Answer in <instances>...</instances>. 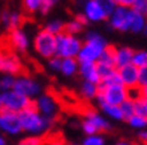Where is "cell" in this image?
<instances>
[{"mask_svg": "<svg viewBox=\"0 0 147 145\" xmlns=\"http://www.w3.org/2000/svg\"><path fill=\"white\" fill-rule=\"evenodd\" d=\"M23 132L30 133V136H46L52 128L54 122L43 117L35 107L27 108L19 113Z\"/></svg>", "mask_w": 147, "mask_h": 145, "instance_id": "obj_1", "label": "cell"}, {"mask_svg": "<svg viewBox=\"0 0 147 145\" xmlns=\"http://www.w3.org/2000/svg\"><path fill=\"white\" fill-rule=\"evenodd\" d=\"M107 45L109 44L103 39V36L95 32H90L87 33L86 41L82 45V49L78 55L76 60L79 63H98Z\"/></svg>", "mask_w": 147, "mask_h": 145, "instance_id": "obj_2", "label": "cell"}, {"mask_svg": "<svg viewBox=\"0 0 147 145\" xmlns=\"http://www.w3.org/2000/svg\"><path fill=\"white\" fill-rule=\"evenodd\" d=\"M0 73L11 75L15 77L20 75H28L19 55L13 49H11L4 40L0 41Z\"/></svg>", "mask_w": 147, "mask_h": 145, "instance_id": "obj_3", "label": "cell"}, {"mask_svg": "<svg viewBox=\"0 0 147 145\" xmlns=\"http://www.w3.org/2000/svg\"><path fill=\"white\" fill-rule=\"evenodd\" d=\"M80 39L67 32L56 36V56L60 59H76L82 49Z\"/></svg>", "mask_w": 147, "mask_h": 145, "instance_id": "obj_4", "label": "cell"}, {"mask_svg": "<svg viewBox=\"0 0 147 145\" xmlns=\"http://www.w3.org/2000/svg\"><path fill=\"white\" fill-rule=\"evenodd\" d=\"M128 99V89L122 84L112 85H99V93H98V103H106L110 105L120 107Z\"/></svg>", "mask_w": 147, "mask_h": 145, "instance_id": "obj_5", "label": "cell"}, {"mask_svg": "<svg viewBox=\"0 0 147 145\" xmlns=\"http://www.w3.org/2000/svg\"><path fill=\"white\" fill-rule=\"evenodd\" d=\"M34 49L43 59L50 60L56 56V36L47 32L44 28L38 31L34 37Z\"/></svg>", "mask_w": 147, "mask_h": 145, "instance_id": "obj_6", "label": "cell"}, {"mask_svg": "<svg viewBox=\"0 0 147 145\" xmlns=\"http://www.w3.org/2000/svg\"><path fill=\"white\" fill-rule=\"evenodd\" d=\"M35 108L43 117H46L50 121H56L59 116V101L58 97H55L51 92L42 93L35 100Z\"/></svg>", "mask_w": 147, "mask_h": 145, "instance_id": "obj_7", "label": "cell"}, {"mask_svg": "<svg viewBox=\"0 0 147 145\" xmlns=\"http://www.w3.org/2000/svg\"><path fill=\"white\" fill-rule=\"evenodd\" d=\"M13 91L34 100L35 97L38 99L42 95V85L36 79L31 77L30 75H20L15 79Z\"/></svg>", "mask_w": 147, "mask_h": 145, "instance_id": "obj_8", "label": "cell"}, {"mask_svg": "<svg viewBox=\"0 0 147 145\" xmlns=\"http://www.w3.org/2000/svg\"><path fill=\"white\" fill-rule=\"evenodd\" d=\"M1 95H3L4 109H7V111L20 113L22 111L27 109V108L35 107V100L28 99L26 96L15 92L13 89H12V91H8V92H4Z\"/></svg>", "mask_w": 147, "mask_h": 145, "instance_id": "obj_9", "label": "cell"}, {"mask_svg": "<svg viewBox=\"0 0 147 145\" xmlns=\"http://www.w3.org/2000/svg\"><path fill=\"white\" fill-rule=\"evenodd\" d=\"M0 130L9 136H16L23 132L19 113L3 109L0 112Z\"/></svg>", "mask_w": 147, "mask_h": 145, "instance_id": "obj_10", "label": "cell"}, {"mask_svg": "<svg viewBox=\"0 0 147 145\" xmlns=\"http://www.w3.org/2000/svg\"><path fill=\"white\" fill-rule=\"evenodd\" d=\"M130 19H131V8L116 3L115 11L109 17V23L114 29L127 32L130 31Z\"/></svg>", "mask_w": 147, "mask_h": 145, "instance_id": "obj_11", "label": "cell"}, {"mask_svg": "<svg viewBox=\"0 0 147 145\" xmlns=\"http://www.w3.org/2000/svg\"><path fill=\"white\" fill-rule=\"evenodd\" d=\"M3 40L7 43V45L11 49L15 51L18 55L27 52L28 47H30V40H28V36L23 31V28L8 31L7 36H4Z\"/></svg>", "mask_w": 147, "mask_h": 145, "instance_id": "obj_12", "label": "cell"}, {"mask_svg": "<svg viewBox=\"0 0 147 145\" xmlns=\"http://www.w3.org/2000/svg\"><path fill=\"white\" fill-rule=\"evenodd\" d=\"M120 84L126 87L128 91L139 88V69L135 65L128 64L118 69Z\"/></svg>", "mask_w": 147, "mask_h": 145, "instance_id": "obj_13", "label": "cell"}, {"mask_svg": "<svg viewBox=\"0 0 147 145\" xmlns=\"http://www.w3.org/2000/svg\"><path fill=\"white\" fill-rule=\"evenodd\" d=\"M83 15L88 21H103L109 20V16L106 13L102 0H88L84 3V12Z\"/></svg>", "mask_w": 147, "mask_h": 145, "instance_id": "obj_14", "label": "cell"}, {"mask_svg": "<svg viewBox=\"0 0 147 145\" xmlns=\"http://www.w3.org/2000/svg\"><path fill=\"white\" fill-rule=\"evenodd\" d=\"M26 21H27V19H26L24 13H20V12H16V11H9L8 8H5L0 13V23L7 28V32L12 29L22 28Z\"/></svg>", "mask_w": 147, "mask_h": 145, "instance_id": "obj_15", "label": "cell"}, {"mask_svg": "<svg viewBox=\"0 0 147 145\" xmlns=\"http://www.w3.org/2000/svg\"><path fill=\"white\" fill-rule=\"evenodd\" d=\"M82 113H83V118L88 120L91 124H94L99 133H102V132H110L111 130L112 126L110 124V121H107L102 115H99L96 111H94L92 108H88V109L84 108V111L82 112Z\"/></svg>", "mask_w": 147, "mask_h": 145, "instance_id": "obj_16", "label": "cell"}, {"mask_svg": "<svg viewBox=\"0 0 147 145\" xmlns=\"http://www.w3.org/2000/svg\"><path fill=\"white\" fill-rule=\"evenodd\" d=\"M79 73L83 81H88V83H94L98 85L100 84L96 63H79Z\"/></svg>", "mask_w": 147, "mask_h": 145, "instance_id": "obj_17", "label": "cell"}, {"mask_svg": "<svg viewBox=\"0 0 147 145\" xmlns=\"http://www.w3.org/2000/svg\"><path fill=\"white\" fill-rule=\"evenodd\" d=\"M132 56H134V51L128 47H120V48H115V56H114V64H115L116 69L122 68L124 65L131 64Z\"/></svg>", "mask_w": 147, "mask_h": 145, "instance_id": "obj_18", "label": "cell"}, {"mask_svg": "<svg viewBox=\"0 0 147 145\" xmlns=\"http://www.w3.org/2000/svg\"><path fill=\"white\" fill-rule=\"evenodd\" d=\"M147 25V17L143 13L131 9V19H130V31L131 32H142Z\"/></svg>", "mask_w": 147, "mask_h": 145, "instance_id": "obj_19", "label": "cell"}, {"mask_svg": "<svg viewBox=\"0 0 147 145\" xmlns=\"http://www.w3.org/2000/svg\"><path fill=\"white\" fill-rule=\"evenodd\" d=\"M98 93H99V85L94 84V83H88V81H83L80 85V95L86 101L90 100H96Z\"/></svg>", "mask_w": 147, "mask_h": 145, "instance_id": "obj_20", "label": "cell"}, {"mask_svg": "<svg viewBox=\"0 0 147 145\" xmlns=\"http://www.w3.org/2000/svg\"><path fill=\"white\" fill-rule=\"evenodd\" d=\"M60 72L67 77L74 76L75 73L79 72V61L76 59H62Z\"/></svg>", "mask_w": 147, "mask_h": 145, "instance_id": "obj_21", "label": "cell"}, {"mask_svg": "<svg viewBox=\"0 0 147 145\" xmlns=\"http://www.w3.org/2000/svg\"><path fill=\"white\" fill-rule=\"evenodd\" d=\"M98 105H99V108H100L102 111L105 112L110 118L116 120V121H123V115H122L120 107L110 105V104H106V103H98Z\"/></svg>", "mask_w": 147, "mask_h": 145, "instance_id": "obj_22", "label": "cell"}, {"mask_svg": "<svg viewBox=\"0 0 147 145\" xmlns=\"http://www.w3.org/2000/svg\"><path fill=\"white\" fill-rule=\"evenodd\" d=\"M96 68H98V73H99V77H100V83L102 81L107 80L109 77L114 76L116 72H118V69L111 64H106V63H100V61H98L96 63Z\"/></svg>", "mask_w": 147, "mask_h": 145, "instance_id": "obj_23", "label": "cell"}, {"mask_svg": "<svg viewBox=\"0 0 147 145\" xmlns=\"http://www.w3.org/2000/svg\"><path fill=\"white\" fill-rule=\"evenodd\" d=\"M64 28H66V23H63L62 20H52V21H48L46 24L44 29L54 36H58V35L64 32Z\"/></svg>", "mask_w": 147, "mask_h": 145, "instance_id": "obj_24", "label": "cell"}, {"mask_svg": "<svg viewBox=\"0 0 147 145\" xmlns=\"http://www.w3.org/2000/svg\"><path fill=\"white\" fill-rule=\"evenodd\" d=\"M120 111H122V115H123V120L127 121L130 117L135 115V105H134V100L128 97L123 104H120Z\"/></svg>", "mask_w": 147, "mask_h": 145, "instance_id": "obj_25", "label": "cell"}, {"mask_svg": "<svg viewBox=\"0 0 147 145\" xmlns=\"http://www.w3.org/2000/svg\"><path fill=\"white\" fill-rule=\"evenodd\" d=\"M84 28V24L80 23L76 17H74L72 20H70L68 23H66V28H64V32L70 35H74V36H76L78 33H80L82 31Z\"/></svg>", "mask_w": 147, "mask_h": 145, "instance_id": "obj_26", "label": "cell"}, {"mask_svg": "<svg viewBox=\"0 0 147 145\" xmlns=\"http://www.w3.org/2000/svg\"><path fill=\"white\" fill-rule=\"evenodd\" d=\"M131 64L135 65L138 69L146 67L147 65V51H134Z\"/></svg>", "mask_w": 147, "mask_h": 145, "instance_id": "obj_27", "label": "cell"}, {"mask_svg": "<svg viewBox=\"0 0 147 145\" xmlns=\"http://www.w3.org/2000/svg\"><path fill=\"white\" fill-rule=\"evenodd\" d=\"M40 4H42V0H26L22 3V7H23V11L27 15H32L35 12H39L40 9Z\"/></svg>", "mask_w": 147, "mask_h": 145, "instance_id": "obj_28", "label": "cell"}, {"mask_svg": "<svg viewBox=\"0 0 147 145\" xmlns=\"http://www.w3.org/2000/svg\"><path fill=\"white\" fill-rule=\"evenodd\" d=\"M15 76L11 75H1L0 76V93L12 91L13 89V84H15Z\"/></svg>", "mask_w": 147, "mask_h": 145, "instance_id": "obj_29", "label": "cell"}, {"mask_svg": "<svg viewBox=\"0 0 147 145\" xmlns=\"http://www.w3.org/2000/svg\"><path fill=\"white\" fill-rule=\"evenodd\" d=\"M46 144V136H30L23 137L18 142V145H44Z\"/></svg>", "mask_w": 147, "mask_h": 145, "instance_id": "obj_30", "label": "cell"}, {"mask_svg": "<svg viewBox=\"0 0 147 145\" xmlns=\"http://www.w3.org/2000/svg\"><path fill=\"white\" fill-rule=\"evenodd\" d=\"M127 122L132 128H135V129H143V128L147 126V117H143V116H139V115H134L132 117L128 118Z\"/></svg>", "mask_w": 147, "mask_h": 145, "instance_id": "obj_31", "label": "cell"}, {"mask_svg": "<svg viewBox=\"0 0 147 145\" xmlns=\"http://www.w3.org/2000/svg\"><path fill=\"white\" fill-rule=\"evenodd\" d=\"M80 145H106V141L100 134H92V136H86Z\"/></svg>", "mask_w": 147, "mask_h": 145, "instance_id": "obj_32", "label": "cell"}, {"mask_svg": "<svg viewBox=\"0 0 147 145\" xmlns=\"http://www.w3.org/2000/svg\"><path fill=\"white\" fill-rule=\"evenodd\" d=\"M56 4V1H54V0H42V4H40V9H39V12H40V15L42 16H46L50 13V11L54 8V5Z\"/></svg>", "mask_w": 147, "mask_h": 145, "instance_id": "obj_33", "label": "cell"}, {"mask_svg": "<svg viewBox=\"0 0 147 145\" xmlns=\"http://www.w3.org/2000/svg\"><path fill=\"white\" fill-rule=\"evenodd\" d=\"M48 67H50L51 71L54 72H60V67H62V59L58 57V56H54L52 59L48 60Z\"/></svg>", "mask_w": 147, "mask_h": 145, "instance_id": "obj_34", "label": "cell"}, {"mask_svg": "<svg viewBox=\"0 0 147 145\" xmlns=\"http://www.w3.org/2000/svg\"><path fill=\"white\" fill-rule=\"evenodd\" d=\"M139 88L140 89L147 88V65L139 69Z\"/></svg>", "mask_w": 147, "mask_h": 145, "instance_id": "obj_35", "label": "cell"}, {"mask_svg": "<svg viewBox=\"0 0 147 145\" xmlns=\"http://www.w3.org/2000/svg\"><path fill=\"white\" fill-rule=\"evenodd\" d=\"M138 138H139V141L142 142V144L147 145V130H143V132H140L139 136H138Z\"/></svg>", "mask_w": 147, "mask_h": 145, "instance_id": "obj_36", "label": "cell"}, {"mask_svg": "<svg viewBox=\"0 0 147 145\" xmlns=\"http://www.w3.org/2000/svg\"><path fill=\"white\" fill-rule=\"evenodd\" d=\"M114 145H136V144H134V142L130 141V140H120V141H118Z\"/></svg>", "mask_w": 147, "mask_h": 145, "instance_id": "obj_37", "label": "cell"}, {"mask_svg": "<svg viewBox=\"0 0 147 145\" xmlns=\"http://www.w3.org/2000/svg\"><path fill=\"white\" fill-rule=\"evenodd\" d=\"M140 96H142V97H143V99L147 101V88H144V89H140Z\"/></svg>", "mask_w": 147, "mask_h": 145, "instance_id": "obj_38", "label": "cell"}, {"mask_svg": "<svg viewBox=\"0 0 147 145\" xmlns=\"http://www.w3.org/2000/svg\"><path fill=\"white\" fill-rule=\"evenodd\" d=\"M0 145H7V141H5V137L3 134L0 133Z\"/></svg>", "mask_w": 147, "mask_h": 145, "instance_id": "obj_39", "label": "cell"}, {"mask_svg": "<svg viewBox=\"0 0 147 145\" xmlns=\"http://www.w3.org/2000/svg\"><path fill=\"white\" fill-rule=\"evenodd\" d=\"M4 109V104H3V95L0 93V112Z\"/></svg>", "mask_w": 147, "mask_h": 145, "instance_id": "obj_40", "label": "cell"}, {"mask_svg": "<svg viewBox=\"0 0 147 145\" xmlns=\"http://www.w3.org/2000/svg\"><path fill=\"white\" fill-rule=\"evenodd\" d=\"M67 145H80V144H74V142H67Z\"/></svg>", "mask_w": 147, "mask_h": 145, "instance_id": "obj_41", "label": "cell"}, {"mask_svg": "<svg viewBox=\"0 0 147 145\" xmlns=\"http://www.w3.org/2000/svg\"><path fill=\"white\" fill-rule=\"evenodd\" d=\"M144 31H146V33H147V25H146V28H144Z\"/></svg>", "mask_w": 147, "mask_h": 145, "instance_id": "obj_42", "label": "cell"}, {"mask_svg": "<svg viewBox=\"0 0 147 145\" xmlns=\"http://www.w3.org/2000/svg\"><path fill=\"white\" fill-rule=\"evenodd\" d=\"M146 17H147V9H146Z\"/></svg>", "mask_w": 147, "mask_h": 145, "instance_id": "obj_43", "label": "cell"}]
</instances>
